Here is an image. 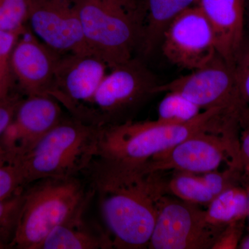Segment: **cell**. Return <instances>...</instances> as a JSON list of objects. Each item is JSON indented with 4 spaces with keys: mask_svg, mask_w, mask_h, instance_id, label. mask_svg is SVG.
<instances>
[{
    "mask_svg": "<svg viewBox=\"0 0 249 249\" xmlns=\"http://www.w3.org/2000/svg\"><path fill=\"white\" fill-rule=\"evenodd\" d=\"M85 173L96 193L112 248L148 247L167 183L159 173L96 157Z\"/></svg>",
    "mask_w": 249,
    "mask_h": 249,
    "instance_id": "6da1fadb",
    "label": "cell"
},
{
    "mask_svg": "<svg viewBox=\"0 0 249 249\" xmlns=\"http://www.w3.org/2000/svg\"><path fill=\"white\" fill-rule=\"evenodd\" d=\"M240 111L212 108L188 122L167 124L157 120L103 126L100 129L96 157L124 164H143L154 156L186 139L211 132L232 137L240 129Z\"/></svg>",
    "mask_w": 249,
    "mask_h": 249,
    "instance_id": "7a4b0ae2",
    "label": "cell"
},
{
    "mask_svg": "<svg viewBox=\"0 0 249 249\" xmlns=\"http://www.w3.org/2000/svg\"><path fill=\"white\" fill-rule=\"evenodd\" d=\"M23 192L11 246L38 249L58 226L84 211L91 192L77 177L42 178Z\"/></svg>",
    "mask_w": 249,
    "mask_h": 249,
    "instance_id": "3957f363",
    "label": "cell"
},
{
    "mask_svg": "<svg viewBox=\"0 0 249 249\" xmlns=\"http://www.w3.org/2000/svg\"><path fill=\"white\" fill-rule=\"evenodd\" d=\"M85 40L108 68L133 58L141 48L144 12L139 0H75Z\"/></svg>",
    "mask_w": 249,
    "mask_h": 249,
    "instance_id": "277c9868",
    "label": "cell"
},
{
    "mask_svg": "<svg viewBox=\"0 0 249 249\" xmlns=\"http://www.w3.org/2000/svg\"><path fill=\"white\" fill-rule=\"evenodd\" d=\"M100 126L63 119L18 160L25 186L42 178L85 173L97 155Z\"/></svg>",
    "mask_w": 249,
    "mask_h": 249,
    "instance_id": "5b68a950",
    "label": "cell"
},
{
    "mask_svg": "<svg viewBox=\"0 0 249 249\" xmlns=\"http://www.w3.org/2000/svg\"><path fill=\"white\" fill-rule=\"evenodd\" d=\"M157 85L143 63L132 58L111 69L80 119L100 127L125 122L124 118L155 94Z\"/></svg>",
    "mask_w": 249,
    "mask_h": 249,
    "instance_id": "8992f818",
    "label": "cell"
},
{
    "mask_svg": "<svg viewBox=\"0 0 249 249\" xmlns=\"http://www.w3.org/2000/svg\"><path fill=\"white\" fill-rule=\"evenodd\" d=\"M225 229L209 222L206 211L199 209L198 204L164 196L148 248L212 249Z\"/></svg>",
    "mask_w": 249,
    "mask_h": 249,
    "instance_id": "52a82bcc",
    "label": "cell"
},
{
    "mask_svg": "<svg viewBox=\"0 0 249 249\" xmlns=\"http://www.w3.org/2000/svg\"><path fill=\"white\" fill-rule=\"evenodd\" d=\"M240 144L214 132H201L139 165L144 173L168 170L193 174L214 171L230 159L231 167L240 169ZM241 170V169H240Z\"/></svg>",
    "mask_w": 249,
    "mask_h": 249,
    "instance_id": "ba28073f",
    "label": "cell"
},
{
    "mask_svg": "<svg viewBox=\"0 0 249 249\" xmlns=\"http://www.w3.org/2000/svg\"><path fill=\"white\" fill-rule=\"evenodd\" d=\"M161 92L180 93L204 110L219 107L243 111L249 106L239 92L233 67L217 53L190 74L157 85L154 93Z\"/></svg>",
    "mask_w": 249,
    "mask_h": 249,
    "instance_id": "9c48e42d",
    "label": "cell"
},
{
    "mask_svg": "<svg viewBox=\"0 0 249 249\" xmlns=\"http://www.w3.org/2000/svg\"><path fill=\"white\" fill-rule=\"evenodd\" d=\"M161 43L165 58L183 70H197L217 53L212 28L198 4L172 21Z\"/></svg>",
    "mask_w": 249,
    "mask_h": 249,
    "instance_id": "30bf717a",
    "label": "cell"
},
{
    "mask_svg": "<svg viewBox=\"0 0 249 249\" xmlns=\"http://www.w3.org/2000/svg\"><path fill=\"white\" fill-rule=\"evenodd\" d=\"M28 23L36 37L58 53H93L75 0H30Z\"/></svg>",
    "mask_w": 249,
    "mask_h": 249,
    "instance_id": "8fae6325",
    "label": "cell"
},
{
    "mask_svg": "<svg viewBox=\"0 0 249 249\" xmlns=\"http://www.w3.org/2000/svg\"><path fill=\"white\" fill-rule=\"evenodd\" d=\"M107 68L93 53L62 54L49 95L80 119L107 74Z\"/></svg>",
    "mask_w": 249,
    "mask_h": 249,
    "instance_id": "7c38bea8",
    "label": "cell"
},
{
    "mask_svg": "<svg viewBox=\"0 0 249 249\" xmlns=\"http://www.w3.org/2000/svg\"><path fill=\"white\" fill-rule=\"evenodd\" d=\"M61 106L49 95L27 96L18 106L0 145L19 160L63 119Z\"/></svg>",
    "mask_w": 249,
    "mask_h": 249,
    "instance_id": "4fadbf2b",
    "label": "cell"
},
{
    "mask_svg": "<svg viewBox=\"0 0 249 249\" xmlns=\"http://www.w3.org/2000/svg\"><path fill=\"white\" fill-rule=\"evenodd\" d=\"M61 55L27 27L19 36L11 54L15 81L27 96L49 95Z\"/></svg>",
    "mask_w": 249,
    "mask_h": 249,
    "instance_id": "5bb4252c",
    "label": "cell"
},
{
    "mask_svg": "<svg viewBox=\"0 0 249 249\" xmlns=\"http://www.w3.org/2000/svg\"><path fill=\"white\" fill-rule=\"evenodd\" d=\"M198 5L212 28L217 53L233 67L245 39L246 0H199Z\"/></svg>",
    "mask_w": 249,
    "mask_h": 249,
    "instance_id": "9a60e30c",
    "label": "cell"
},
{
    "mask_svg": "<svg viewBox=\"0 0 249 249\" xmlns=\"http://www.w3.org/2000/svg\"><path fill=\"white\" fill-rule=\"evenodd\" d=\"M199 0H144L143 30L141 50L149 55L163 39L172 21L183 11L198 4Z\"/></svg>",
    "mask_w": 249,
    "mask_h": 249,
    "instance_id": "2e32d148",
    "label": "cell"
},
{
    "mask_svg": "<svg viewBox=\"0 0 249 249\" xmlns=\"http://www.w3.org/2000/svg\"><path fill=\"white\" fill-rule=\"evenodd\" d=\"M84 211L52 231L38 249H101L112 248L104 232L92 230L83 220Z\"/></svg>",
    "mask_w": 249,
    "mask_h": 249,
    "instance_id": "e0dca14e",
    "label": "cell"
},
{
    "mask_svg": "<svg viewBox=\"0 0 249 249\" xmlns=\"http://www.w3.org/2000/svg\"><path fill=\"white\" fill-rule=\"evenodd\" d=\"M248 193L242 185H235L213 199L206 211V217L214 225L227 228L231 224L244 222L248 216Z\"/></svg>",
    "mask_w": 249,
    "mask_h": 249,
    "instance_id": "ac0fdd59",
    "label": "cell"
},
{
    "mask_svg": "<svg viewBox=\"0 0 249 249\" xmlns=\"http://www.w3.org/2000/svg\"><path fill=\"white\" fill-rule=\"evenodd\" d=\"M167 188L178 199L193 204L209 205L215 197L196 174L181 172L167 183Z\"/></svg>",
    "mask_w": 249,
    "mask_h": 249,
    "instance_id": "d6986e66",
    "label": "cell"
},
{
    "mask_svg": "<svg viewBox=\"0 0 249 249\" xmlns=\"http://www.w3.org/2000/svg\"><path fill=\"white\" fill-rule=\"evenodd\" d=\"M200 112V108L180 93L167 92L159 105L157 120L167 124H183Z\"/></svg>",
    "mask_w": 249,
    "mask_h": 249,
    "instance_id": "ffe728a7",
    "label": "cell"
},
{
    "mask_svg": "<svg viewBox=\"0 0 249 249\" xmlns=\"http://www.w3.org/2000/svg\"><path fill=\"white\" fill-rule=\"evenodd\" d=\"M24 186L18 160L0 145V201L22 193Z\"/></svg>",
    "mask_w": 249,
    "mask_h": 249,
    "instance_id": "44dd1931",
    "label": "cell"
},
{
    "mask_svg": "<svg viewBox=\"0 0 249 249\" xmlns=\"http://www.w3.org/2000/svg\"><path fill=\"white\" fill-rule=\"evenodd\" d=\"M30 0H0V31L22 34L27 29Z\"/></svg>",
    "mask_w": 249,
    "mask_h": 249,
    "instance_id": "7402d4cb",
    "label": "cell"
},
{
    "mask_svg": "<svg viewBox=\"0 0 249 249\" xmlns=\"http://www.w3.org/2000/svg\"><path fill=\"white\" fill-rule=\"evenodd\" d=\"M22 34L0 31V99L9 96L14 86L15 79L11 69V54Z\"/></svg>",
    "mask_w": 249,
    "mask_h": 249,
    "instance_id": "603a6c76",
    "label": "cell"
},
{
    "mask_svg": "<svg viewBox=\"0 0 249 249\" xmlns=\"http://www.w3.org/2000/svg\"><path fill=\"white\" fill-rule=\"evenodd\" d=\"M24 192V191H23ZM23 192L12 197L0 201V237L12 240L18 213L22 203Z\"/></svg>",
    "mask_w": 249,
    "mask_h": 249,
    "instance_id": "cb8c5ba5",
    "label": "cell"
},
{
    "mask_svg": "<svg viewBox=\"0 0 249 249\" xmlns=\"http://www.w3.org/2000/svg\"><path fill=\"white\" fill-rule=\"evenodd\" d=\"M237 88L242 100L249 105V40L245 39L233 65Z\"/></svg>",
    "mask_w": 249,
    "mask_h": 249,
    "instance_id": "d4e9b609",
    "label": "cell"
},
{
    "mask_svg": "<svg viewBox=\"0 0 249 249\" xmlns=\"http://www.w3.org/2000/svg\"><path fill=\"white\" fill-rule=\"evenodd\" d=\"M243 222L228 226L219 236L212 249H237L243 231Z\"/></svg>",
    "mask_w": 249,
    "mask_h": 249,
    "instance_id": "484cf974",
    "label": "cell"
},
{
    "mask_svg": "<svg viewBox=\"0 0 249 249\" xmlns=\"http://www.w3.org/2000/svg\"><path fill=\"white\" fill-rule=\"evenodd\" d=\"M21 101L18 96L11 94L7 97L0 99V139L14 119Z\"/></svg>",
    "mask_w": 249,
    "mask_h": 249,
    "instance_id": "4316f807",
    "label": "cell"
},
{
    "mask_svg": "<svg viewBox=\"0 0 249 249\" xmlns=\"http://www.w3.org/2000/svg\"><path fill=\"white\" fill-rule=\"evenodd\" d=\"M240 166L243 173H249V120L242 116L240 137Z\"/></svg>",
    "mask_w": 249,
    "mask_h": 249,
    "instance_id": "83f0119b",
    "label": "cell"
},
{
    "mask_svg": "<svg viewBox=\"0 0 249 249\" xmlns=\"http://www.w3.org/2000/svg\"><path fill=\"white\" fill-rule=\"evenodd\" d=\"M241 184L245 188L246 191H247L249 196V211L248 216L249 219V173H243L242 172V178H241Z\"/></svg>",
    "mask_w": 249,
    "mask_h": 249,
    "instance_id": "f1b7e54d",
    "label": "cell"
},
{
    "mask_svg": "<svg viewBox=\"0 0 249 249\" xmlns=\"http://www.w3.org/2000/svg\"><path fill=\"white\" fill-rule=\"evenodd\" d=\"M239 248L242 249H249V236L241 241Z\"/></svg>",
    "mask_w": 249,
    "mask_h": 249,
    "instance_id": "f546056e",
    "label": "cell"
},
{
    "mask_svg": "<svg viewBox=\"0 0 249 249\" xmlns=\"http://www.w3.org/2000/svg\"><path fill=\"white\" fill-rule=\"evenodd\" d=\"M8 245H8V241H6L5 239L0 237V249H5Z\"/></svg>",
    "mask_w": 249,
    "mask_h": 249,
    "instance_id": "4dcf8cb0",
    "label": "cell"
},
{
    "mask_svg": "<svg viewBox=\"0 0 249 249\" xmlns=\"http://www.w3.org/2000/svg\"><path fill=\"white\" fill-rule=\"evenodd\" d=\"M243 115L245 118H247V119L249 120V106L246 108L245 111H244Z\"/></svg>",
    "mask_w": 249,
    "mask_h": 249,
    "instance_id": "1f68e13d",
    "label": "cell"
},
{
    "mask_svg": "<svg viewBox=\"0 0 249 249\" xmlns=\"http://www.w3.org/2000/svg\"><path fill=\"white\" fill-rule=\"evenodd\" d=\"M248 27H249V18H248Z\"/></svg>",
    "mask_w": 249,
    "mask_h": 249,
    "instance_id": "d6a6232c",
    "label": "cell"
}]
</instances>
